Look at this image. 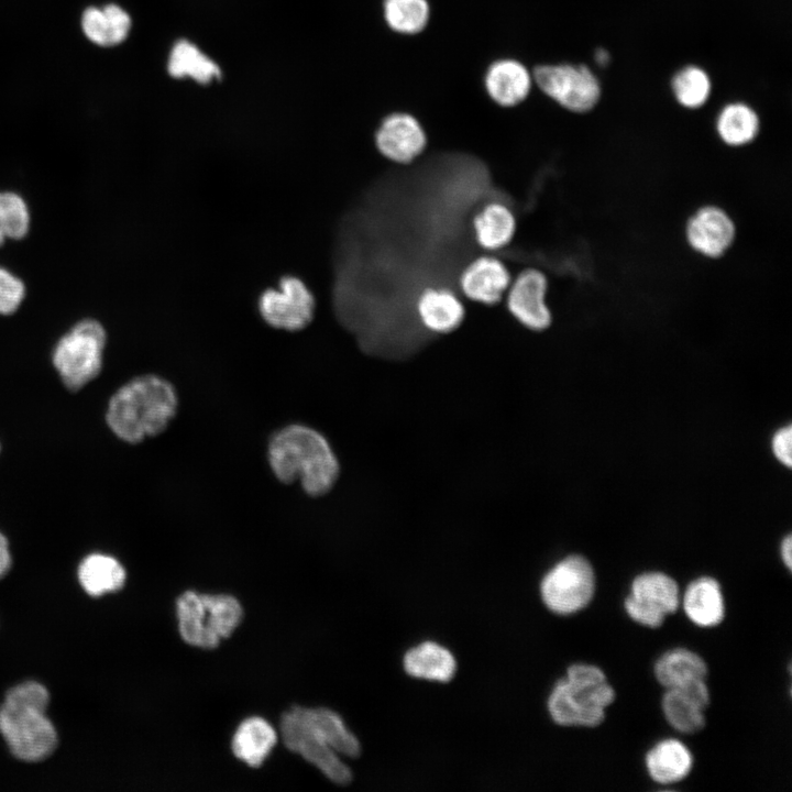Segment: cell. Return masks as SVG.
I'll list each match as a JSON object with an SVG mask.
<instances>
[{
  "instance_id": "8fae6325",
  "label": "cell",
  "mask_w": 792,
  "mask_h": 792,
  "mask_svg": "<svg viewBox=\"0 0 792 792\" xmlns=\"http://www.w3.org/2000/svg\"><path fill=\"white\" fill-rule=\"evenodd\" d=\"M680 604L676 582L662 572L637 575L625 598V610L636 623L649 628L660 627L667 615L674 613Z\"/></svg>"
},
{
  "instance_id": "7a4b0ae2",
  "label": "cell",
  "mask_w": 792,
  "mask_h": 792,
  "mask_svg": "<svg viewBox=\"0 0 792 792\" xmlns=\"http://www.w3.org/2000/svg\"><path fill=\"white\" fill-rule=\"evenodd\" d=\"M177 407L173 384L158 375L145 374L130 380L111 396L106 420L120 440L134 444L165 431Z\"/></svg>"
},
{
  "instance_id": "7c38bea8",
  "label": "cell",
  "mask_w": 792,
  "mask_h": 792,
  "mask_svg": "<svg viewBox=\"0 0 792 792\" xmlns=\"http://www.w3.org/2000/svg\"><path fill=\"white\" fill-rule=\"evenodd\" d=\"M547 293L546 274L535 267L525 268L512 279L505 294L506 308L510 316L526 329L543 331L552 322Z\"/></svg>"
},
{
  "instance_id": "4fadbf2b",
  "label": "cell",
  "mask_w": 792,
  "mask_h": 792,
  "mask_svg": "<svg viewBox=\"0 0 792 792\" xmlns=\"http://www.w3.org/2000/svg\"><path fill=\"white\" fill-rule=\"evenodd\" d=\"M685 238L696 253L710 258L721 257L736 239V224L722 207L705 205L688 219Z\"/></svg>"
},
{
  "instance_id": "52a82bcc",
  "label": "cell",
  "mask_w": 792,
  "mask_h": 792,
  "mask_svg": "<svg viewBox=\"0 0 792 792\" xmlns=\"http://www.w3.org/2000/svg\"><path fill=\"white\" fill-rule=\"evenodd\" d=\"M595 592V574L582 556L571 554L557 562L542 578L544 605L559 615L576 613L588 605Z\"/></svg>"
},
{
  "instance_id": "277c9868",
  "label": "cell",
  "mask_w": 792,
  "mask_h": 792,
  "mask_svg": "<svg viewBox=\"0 0 792 792\" xmlns=\"http://www.w3.org/2000/svg\"><path fill=\"white\" fill-rule=\"evenodd\" d=\"M615 691L596 666L574 663L559 679L547 701L552 721L560 726L596 727L615 700Z\"/></svg>"
},
{
  "instance_id": "2e32d148",
  "label": "cell",
  "mask_w": 792,
  "mask_h": 792,
  "mask_svg": "<svg viewBox=\"0 0 792 792\" xmlns=\"http://www.w3.org/2000/svg\"><path fill=\"white\" fill-rule=\"evenodd\" d=\"M708 704L710 692L705 680L668 689L661 701L667 722L683 734H695L704 728V711Z\"/></svg>"
},
{
  "instance_id": "d6a6232c",
  "label": "cell",
  "mask_w": 792,
  "mask_h": 792,
  "mask_svg": "<svg viewBox=\"0 0 792 792\" xmlns=\"http://www.w3.org/2000/svg\"><path fill=\"white\" fill-rule=\"evenodd\" d=\"M19 222V209L9 191L0 193V245L10 238Z\"/></svg>"
},
{
  "instance_id": "9c48e42d",
  "label": "cell",
  "mask_w": 792,
  "mask_h": 792,
  "mask_svg": "<svg viewBox=\"0 0 792 792\" xmlns=\"http://www.w3.org/2000/svg\"><path fill=\"white\" fill-rule=\"evenodd\" d=\"M258 312L271 327L298 331L314 318L316 300L308 286L298 277L280 278L277 288H267L258 297Z\"/></svg>"
},
{
  "instance_id": "83f0119b",
  "label": "cell",
  "mask_w": 792,
  "mask_h": 792,
  "mask_svg": "<svg viewBox=\"0 0 792 792\" xmlns=\"http://www.w3.org/2000/svg\"><path fill=\"white\" fill-rule=\"evenodd\" d=\"M167 68L169 75L175 78L188 77L200 84H209L221 76L220 67L187 40L175 43L168 57Z\"/></svg>"
},
{
  "instance_id": "ffe728a7",
  "label": "cell",
  "mask_w": 792,
  "mask_h": 792,
  "mask_svg": "<svg viewBox=\"0 0 792 792\" xmlns=\"http://www.w3.org/2000/svg\"><path fill=\"white\" fill-rule=\"evenodd\" d=\"M683 609L689 619L701 627H713L725 616L724 596L719 583L710 576L692 581L683 595Z\"/></svg>"
},
{
  "instance_id": "836d02e7",
  "label": "cell",
  "mask_w": 792,
  "mask_h": 792,
  "mask_svg": "<svg viewBox=\"0 0 792 792\" xmlns=\"http://www.w3.org/2000/svg\"><path fill=\"white\" fill-rule=\"evenodd\" d=\"M792 428L791 425L779 429L772 438V451L776 458L785 466L792 465Z\"/></svg>"
},
{
  "instance_id": "d590c367",
  "label": "cell",
  "mask_w": 792,
  "mask_h": 792,
  "mask_svg": "<svg viewBox=\"0 0 792 792\" xmlns=\"http://www.w3.org/2000/svg\"><path fill=\"white\" fill-rule=\"evenodd\" d=\"M781 558L785 566L791 570L792 568V537L788 535L781 542Z\"/></svg>"
},
{
  "instance_id": "3957f363",
  "label": "cell",
  "mask_w": 792,
  "mask_h": 792,
  "mask_svg": "<svg viewBox=\"0 0 792 792\" xmlns=\"http://www.w3.org/2000/svg\"><path fill=\"white\" fill-rule=\"evenodd\" d=\"M48 704L47 689L36 681H25L7 692L0 706V734L15 758L37 762L55 751L58 736L45 714Z\"/></svg>"
},
{
  "instance_id": "5b68a950",
  "label": "cell",
  "mask_w": 792,
  "mask_h": 792,
  "mask_svg": "<svg viewBox=\"0 0 792 792\" xmlns=\"http://www.w3.org/2000/svg\"><path fill=\"white\" fill-rule=\"evenodd\" d=\"M178 628L189 645L212 649L239 626L243 610L238 600L227 594L183 593L176 601Z\"/></svg>"
},
{
  "instance_id": "6da1fadb",
  "label": "cell",
  "mask_w": 792,
  "mask_h": 792,
  "mask_svg": "<svg viewBox=\"0 0 792 792\" xmlns=\"http://www.w3.org/2000/svg\"><path fill=\"white\" fill-rule=\"evenodd\" d=\"M267 460L280 483L299 482L311 497L328 494L340 476V463L328 439L301 424L287 425L273 433Z\"/></svg>"
},
{
  "instance_id": "d4e9b609",
  "label": "cell",
  "mask_w": 792,
  "mask_h": 792,
  "mask_svg": "<svg viewBox=\"0 0 792 792\" xmlns=\"http://www.w3.org/2000/svg\"><path fill=\"white\" fill-rule=\"evenodd\" d=\"M277 741L274 728L261 717H250L238 727L232 750L237 758L251 767H258Z\"/></svg>"
},
{
  "instance_id": "e575fe53",
  "label": "cell",
  "mask_w": 792,
  "mask_h": 792,
  "mask_svg": "<svg viewBox=\"0 0 792 792\" xmlns=\"http://www.w3.org/2000/svg\"><path fill=\"white\" fill-rule=\"evenodd\" d=\"M12 564L9 542L6 536L0 531V580H2L10 571Z\"/></svg>"
},
{
  "instance_id": "cb8c5ba5",
  "label": "cell",
  "mask_w": 792,
  "mask_h": 792,
  "mask_svg": "<svg viewBox=\"0 0 792 792\" xmlns=\"http://www.w3.org/2000/svg\"><path fill=\"white\" fill-rule=\"evenodd\" d=\"M125 570L113 557L103 553L87 556L78 566V580L85 592L94 597L121 590Z\"/></svg>"
},
{
  "instance_id": "4316f807",
  "label": "cell",
  "mask_w": 792,
  "mask_h": 792,
  "mask_svg": "<svg viewBox=\"0 0 792 792\" xmlns=\"http://www.w3.org/2000/svg\"><path fill=\"white\" fill-rule=\"evenodd\" d=\"M653 672L661 685L673 689L695 680H705L707 666L694 651L675 648L657 660Z\"/></svg>"
},
{
  "instance_id": "ac0fdd59",
  "label": "cell",
  "mask_w": 792,
  "mask_h": 792,
  "mask_svg": "<svg viewBox=\"0 0 792 792\" xmlns=\"http://www.w3.org/2000/svg\"><path fill=\"white\" fill-rule=\"evenodd\" d=\"M472 230L477 246L488 253L497 252L513 241L517 219L508 205L492 200L474 215Z\"/></svg>"
},
{
  "instance_id": "f1b7e54d",
  "label": "cell",
  "mask_w": 792,
  "mask_h": 792,
  "mask_svg": "<svg viewBox=\"0 0 792 792\" xmlns=\"http://www.w3.org/2000/svg\"><path fill=\"white\" fill-rule=\"evenodd\" d=\"M758 114L745 103H730L716 120L719 139L728 146L740 147L752 142L759 132Z\"/></svg>"
},
{
  "instance_id": "1f68e13d",
  "label": "cell",
  "mask_w": 792,
  "mask_h": 792,
  "mask_svg": "<svg viewBox=\"0 0 792 792\" xmlns=\"http://www.w3.org/2000/svg\"><path fill=\"white\" fill-rule=\"evenodd\" d=\"M25 297L23 282L0 266V314L11 315Z\"/></svg>"
},
{
  "instance_id": "9a60e30c",
  "label": "cell",
  "mask_w": 792,
  "mask_h": 792,
  "mask_svg": "<svg viewBox=\"0 0 792 792\" xmlns=\"http://www.w3.org/2000/svg\"><path fill=\"white\" fill-rule=\"evenodd\" d=\"M512 279L510 271L499 257L483 254L464 266L458 285L465 298L493 306L505 297Z\"/></svg>"
},
{
  "instance_id": "44dd1931",
  "label": "cell",
  "mask_w": 792,
  "mask_h": 792,
  "mask_svg": "<svg viewBox=\"0 0 792 792\" xmlns=\"http://www.w3.org/2000/svg\"><path fill=\"white\" fill-rule=\"evenodd\" d=\"M646 768L650 778L660 784H673L691 771L693 757L688 747L676 739H664L646 755Z\"/></svg>"
},
{
  "instance_id": "603a6c76",
  "label": "cell",
  "mask_w": 792,
  "mask_h": 792,
  "mask_svg": "<svg viewBox=\"0 0 792 792\" xmlns=\"http://www.w3.org/2000/svg\"><path fill=\"white\" fill-rule=\"evenodd\" d=\"M403 663L410 676L439 682H449L457 669L451 651L435 641H425L407 650Z\"/></svg>"
},
{
  "instance_id": "e0dca14e",
  "label": "cell",
  "mask_w": 792,
  "mask_h": 792,
  "mask_svg": "<svg viewBox=\"0 0 792 792\" xmlns=\"http://www.w3.org/2000/svg\"><path fill=\"white\" fill-rule=\"evenodd\" d=\"M416 314L422 328L431 334H449L465 318V307L450 288L427 287L416 301Z\"/></svg>"
},
{
  "instance_id": "8992f818",
  "label": "cell",
  "mask_w": 792,
  "mask_h": 792,
  "mask_svg": "<svg viewBox=\"0 0 792 792\" xmlns=\"http://www.w3.org/2000/svg\"><path fill=\"white\" fill-rule=\"evenodd\" d=\"M106 342V330L94 319L79 321L58 340L53 365L68 391L77 392L99 375Z\"/></svg>"
},
{
  "instance_id": "4dcf8cb0",
  "label": "cell",
  "mask_w": 792,
  "mask_h": 792,
  "mask_svg": "<svg viewBox=\"0 0 792 792\" xmlns=\"http://www.w3.org/2000/svg\"><path fill=\"white\" fill-rule=\"evenodd\" d=\"M672 90L681 106L691 109L700 108L708 99L711 80L703 69L688 66L673 77Z\"/></svg>"
},
{
  "instance_id": "d6986e66",
  "label": "cell",
  "mask_w": 792,
  "mask_h": 792,
  "mask_svg": "<svg viewBox=\"0 0 792 792\" xmlns=\"http://www.w3.org/2000/svg\"><path fill=\"white\" fill-rule=\"evenodd\" d=\"M531 77L527 68L514 59L493 63L485 75L488 96L499 106L513 107L528 96Z\"/></svg>"
},
{
  "instance_id": "484cf974",
  "label": "cell",
  "mask_w": 792,
  "mask_h": 792,
  "mask_svg": "<svg viewBox=\"0 0 792 792\" xmlns=\"http://www.w3.org/2000/svg\"><path fill=\"white\" fill-rule=\"evenodd\" d=\"M306 723L339 755L358 757L361 746L358 738L345 726L336 712L324 708H307L297 706Z\"/></svg>"
},
{
  "instance_id": "f546056e",
  "label": "cell",
  "mask_w": 792,
  "mask_h": 792,
  "mask_svg": "<svg viewBox=\"0 0 792 792\" xmlns=\"http://www.w3.org/2000/svg\"><path fill=\"white\" fill-rule=\"evenodd\" d=\"M384 16L394 31L415 34L428 22L429 4L427 0H385Z\"/></svg>"
},
{
  "instance_id": "ba28073f",
  "label": "cell",
  "mask_w": 792,
  "mask_h": 792,
  "mask_svg": "<svg viewBox=\"0 0 792 792\" xmlns=\"http://www.w3.org/2000/svg\"><path fill=\"white\" fill-rule=\"evenodd\" d=\"M534 78L547 96L572 112L590 111L600 99L598 80L584 65H540Z\"/></svg>"
},
{
  "instance_id": "7402d4cb",
  "label": "cell",
  "mask_w": 792,
  "mask_h": 792,
  "mask_svg": "<svg viewBox=\"0 0 792 792\" xmlns=\"http://www.w3.org/2000/svg\"><path fill=\"white\" fill-rule=\"evenodd\" d=\"M131 18L117 4L102 8L90 7L81 16V29L86 37L100 46H114L122 43L131 30Z\"/></svg>"
},
{
  "instance_id": "30bf717a",
  "label": "cell",
  "mask_w": 792,
  "mask_h": 792,
  "mask_svg": "<svg viewBox=\"0 0 792 792\" xmlns=\"http://www.w3.org/2000/svg\"><path fill=\"white\" fill-rule=\"evenodd\" d=\"M280 732L285 746L317 767L328 779L348 784L352 772L326 740L301 717L297 706L285 712L280 718Z\"/></svg>"
},
{
  "instance_id": "8d00e7d4",
  "label": "cell",
  "mask_w": 792,
  "mask_h": 792,
  "mask_svg": "<svg viewBox=\"0 0 792 792\" xmlns=\"http://www.w3.org/2000/svg\"><path fill=\"white\" fill-rule=\"evenodd\" d=\"M595 62L601 66H606L609 62V54L603 48H598L595 52Z\"/></svg>"
},
{
  "instance_id": "5bb4252c",
  "label": "cell",
  "mask_w": 792,
  "mask_h": 792,
  "mask_svg": "<svg viewBox=\"0 0 792 792\" xmlns=\"http://www.w3.org/2000/svg\"><path fill=\"white\" fill-rule=\"evenodd\" d=\"M378 152L393 163L406 165L426 148L427 136L420 122L408 113H392L384 118L375 133Z\"/></svg>"
}]
</instances>
